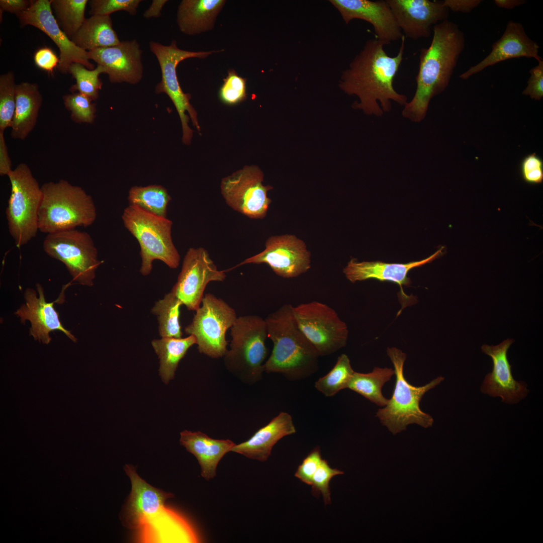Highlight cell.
<instances>
[{
	"label": "cell",
	"instance_id": "28",
	"mask_svg": "<svg viewBox=\"0 0 543 543\" xmlns=\"http://www.w3.org/2000/svg\"><path fill=\"white\" fill-rule=\"evenodd\" d=\"M224 0H183L178 6L177 23L183 33L199 34L212 29Z\"/></svg>",
	"mask_w": 543,
	"mask_h": 543
},
{
	"label": "cell",
	"instance_id": "16",
	"mask_svg": "<svg viewBox=\"0 0 543 543\" xmlns=\"http://www.w3.org/2000/svg\"><path fill=\"white\" fill-rule=\"evenodd\" d=\"M16 16L21 27L27 25L35 27L56 44L59 50L57 68L60 72L68 73L69 67L73 63H80L90 70L95 68L89 61L88 52L74 44L59 27L53 15L50 1L31 0L30 7Z\"/></svg>",
	"mask_w": 543,
	"mask_h": 543
},
{
	"label": "cell",
	"instance_id": "29",
	"mask_svg": "<svg viewBox=\"0 0 543 543\" xmlns=\"http://www.w3.org/2000/svg\"><path fill=\"white\" fill-rule=\"evenodd\" d=\"M71 40L87 52L115 46L121 42L113 29L110 16L100 15L86 18Z\"/></svg>",
	"mask_w": 543,
	"mask_h": 543
},
{
	"label": "cell",
	"instance_id": "18",
	"mask_svg": "<svg viewBox=\"0 0 543 543\" xmlns=\"http://www.w3.org/2000/svg\"><path fill=\"white\" fill-rule=\"evenodd\" d=\"M403 34L414 40L429 37L434 25L447 20L442 1L386 0Z\"/></svg>",
	"mask_w": 543,
	"mask_h": 543
},
{
	"label": "cell",
	"instance_id": "43",
	"mask_svg": "<svg viewBox=\"0 0 543 543\" xmlns=\"http://www.w3.org/2000/svg\"><path fill=\"white\" fill-rule=\"evenodd\" d=\"M319 447L314 448L298 467L295 476L301 481L311 485L313 476L322 461Z\"/></svg>",
	"mask_w": 543,
	"mask_h": 543
},
{
	"label": "cell",
	"instance_id": "33",
	"mask_svg": "<svg viewBox=\"0 0 543 543\" xmlns=\"http://www.w3.org/2000/svg\"><path fill=\"white\" fill-rule=\"evenodd\" d=\"M87 0H50L53 15L60 29L71 40L85 19Z\"/></svg>",
	"mask_w": 543,
	"mask_h": 543
},
{
	"label": "cell",
	"instance_id": "13",
	"mask_svg": "<svg viewBox=\"0 0 543 543\" xmlns=\"http://www.w3.org/2000/svg\"><path fill=\"white\" fill-rule=\"evenodd\" d=\"M293 312L299 327L319 356L330 355L346 345L347 326L327 304L316 301L302 303L293 306Z\"/></svg>",
	"mask_w": 543,
	"mask_h": 543
},
{
	"label": "cell",
	"instance_id": "2",
	"mask_svg": "<svg viewBox=\"0 0 543 543\" xmlns=\"http://www.w3.org/2000/svg\"><path fill=\"white\" fill-rule=\"evenodd\" d=\"M430 45L421 49L412 99L403 106L402 116L415 123L425 118L431 99L448 85L465 48L464 33L448 20L434 25Z\"/></svg>",
	"mask_w": 543,
	"mask_h": 543
},
{
	"label": "cell",
	"instance_id": "21",
	"mask_svg": "<svg viewBox=\"0 0 543 543\" xmlns=\"http://www.w3.org/2000/svg\"><path fill=\"white\" fill-rule=\"evenodd\" d=\"M343 20L348 24L354 19L369 23L375 39L386 45L402 38L403 34L386 1L330 0Z\"/></svg>",
	"mask_w": 543,
	"mask_h": 543
},
{
	"label": "cell",
	"instance_id": "26",
	"mask_svg": "<svg viewBox=\"0 0 543 543\" xmlns=\"http://www.w3.org/2000/svg\"><path fill=\"white\" fill-rule=\"evenodd\" d=\"M179 442L196 458L201 476L207 481L216 477L219 462L235 445L230 439H214L201 431L187 430L180 433Z\"/></svg>",
	"mask_w": 543,
	"mask_h": 543
},
{
	"label": "cell",
	"instance_id": "7",
	"mask_svg": "<svg viewBox=\"0 0 543 543\" xmlns=\"http://www.w3.org/2000/svg\"><path fill=\"white\" fill-rule=\"evenodd\" d=\"M122 219L125 228L139 243L142 259L140 272L142 275L151 273L155 259L170 268L178 266L180 255L172 241L170 220L132 205L124 210Z\"/></svg>",
	"mask_w": 543,
	"mask_h": 543
},
{
	"label": "cell",
	"instance_id": "1",
	"mask_svg": "<svg viewBox=\"0 0 543 543\" xmlns=\"http://www.w3.org/2000/svg\"><path fill=\"white\" fill-rule=\"evenodd\" d=\"M401 40L399 51L393 57L385 52L384 43L375 38L368 40L348 67L342 71L339 87L358 99L353 103V109L380 117L391 111L392 102L403 106L407 103L406 96L397 92L393 85L403 59L404 35Z\"/></svg>",
	"mask_w": 543,
	"mask_h": 543
},
{
	"label": "cell",
	"instance_id": "27",
	"mask_svg": "<svg viewBox=\"0 0 543 543\" xmlns=\"http://www.w3.org/2000/svg\"><path fill=\"white\" fill-rule=\"evenodd\" d=\"M42 100L37 84L22 82L17 84L15 111L11 126L13 138L24 140L33 130Z\"/></svg>",
	"mask_w": 543,
	"mask_h": 543
},
{
	"label": "cell",
	"instance_id": "39",
	"mask_svg": "<svg viewBox=\"0 0 543 543\" xmlns=\"http://www.w3.org/2000/svg\"><path fill=\"white\" fill-rule=\"evenodd\" d=\"M221 101L228 105H235L246 99V79L239 76L234 70H228L227 76L219 92Z\"/></svg>",
	"mask_w": 543,
	"mask_h": 543
},
{
	"label": "cell",
	"instance_id": "30",
	"mask_svg": "<svg viewBox=\"0 0 543 543\" xmlns=\"http://www.w3.org/2000/svg\"><path fill=\"white\" fill-rule=\"evenodd\" d=\"M196 342L193 335L185 338L162 337L152 341L159 359V374L164 384H168L174 378L179 361Z\"/></svg>",
	"mask_w": 543,
	"mask_h": 543
},
{
	"label": "cell",
	"instance_id": "34",
	"mask_svg": "<svg viewBox=\"0 0 543 543\" xmlns=\"http://www.w3.org/2000/svg\"><path fill=\"white\" fill-rule=\"evenodd\" d=\"M129 205H135L155 215L166 217L171 197L159 185L132 187L129 191Z\"/></svg>",
	"mask_w": 543,
	"mask_h": 543
},
{
	"label": "cell",
	"instance_id": "35",
	"mask_svg": "<svg viewBox=\"0 0 543 543\" xmlns=\"http://www.w3.org/2000/svg\"><path fill=\"white\" fill-rule=\"evenodd\" d=\"M354 372L348 357L342 354L333 368L315 382V387L326 397L334 396L340 390L347 388Z\"/></svg>",
	"mask_w": 543,
	"mask_h": 543
},
{
	"label": "cell",
	"instance_id": "23",
	"mask_svg": "<svg viewBox=\"0 0 543 543\" xmlns=\"http://www.w3.org/2000/svg\"><path fill=\"white\" fill-rule=\"evenodd\" d=\"M36 286L39 296L37 297L35 290L27 289L24 294L25 304L15 312L22 323H25L26 320L30 322V335L39 342L48 344L51 340L50 332L59 330L75 342L76 338L61 324L59 313L54 307L55 302H47L42 286L38 283Z\"/></svg>",
	"mask_w": 543,
	"mask_h": 543
},
{
	"label": "cell",
	"instance_id": "38",
	"mask_svg": "<svg viewBox=\"0 0 543 543\" xmlns=\"http://www.w3.org/2000/svg\"><path fill=\"white\" fill-rule=\"evenodd\" d=\"M64 106L72 120L78 123H92L96 117V104L89 97L78 92L63 97Z\"/></svg>",
	"mask_w": 543,
	"mask_h": 543
},
{
	"label": "cell",
	"instance_id": "31",
	"mask_svg": "<svg viewBox=\"0 0 543 543\" xmlns=\"http://www.w3.org/2000/svg\"><path fill=\"white\" fill-rule=\"evenodd\" d=\"M394 374V370L388 368L375 367L372 372L367 374L354 372L347 388L378 406H385L389 399L382 394V388Z\"/></svg>",
	"mask_w": 543,
	"mask_h": 543
},
{
	"label": "cell",
	"instance_id": "17",
	"mask_svg": "<svg viewBox=\"0 0 543 543\" xmlns=\"http://www.w3.org/2000/svg\"><path fill=\"white\" fill-rule=\"evenodd\" d=\"M262 252L245 259L233 268L248 263L268 264L278 276L292 278L310 269V253L304 242L292 235L272 236Z\"/></svg>",
	"mask_w": 543,
	"mask_h": 543
},
{
	"label": "cell",
	"instance_id": "41",
	"mask_svg": "<svg viewBox=\"0 0 543 543\" xmlns=\"http://www.w3.org/2000/svg\"><path fill=\"white\" fill-rule=\"evenodd\" d=\"M141 2V0H90L88 3L92 16H110L113 13L121 11L134 16Z\"/></svg>",
	"mask_w": 543,
	"mask_h": 543
},
{
	"label": "cell",
	"instance_id": "11",
	"mask_svg": "<svg viewBox=\"0 0 543 543\" xmlns=\"http://www.w3.org/2000/svg\"><path fill=\"white\" fill-rule=\"evenodd\" d=\"M237 317L235 310L224 300L207 293L185 331L195 337L200 353L218 358L223 357L228 350L226 332Z\"/></svg>",
	"mask_w": 543,
	"mask_h": 543
},
{
	"label": "cell",
	"instance_id": "48",
	"mask_svg": "<svg viewBox=\"0 0 543 543\" xmlns=\"http://www.w3.org/2000/svg\"><path fill=\"white\" fill-rule=\"evenodd\" d=\"M31 3V0H1V12L6 11L17 15L26 10Z\"/></svg>",
	"mask_w": 543,
	"mask_h": 543
},
{
	"label": "cell",
	"instance_id": "5",
	"mask_svg": "<svg viewBox=\"0 0 543 543\" xmlns=\"http://www.w3.org/2000/svg\"><path fill=\"white\" fill-rule=\"evenodd\" d=\"M39 230L47 234L92 225L97 217L90 196L80 187L65 179L41 186Z\"/></svg>",
	"mask_w": 543,
	"mask_h": 543
},
{
	"label": "cell",
	"instance_id": "49",
	"mask_svg": "<svg viewBox=\"0 0 543 543\" xmlns=\"http://www.w3.org/2000/svg\"><path fill=\"white\" fill-rule=\"evenodd\" d=\"M167 2V0H153L149 7L143 13V17L146 19L160 17L162 9Z\"/></svg>",
	"mask_w": 543,
	"mask_h": 543
},
{
	"label": "cell",
	"instance_id": "24",
	"mask_svg": "<svg viewBox=\"0 0 543 543\" xmlns=\"http://www.w3.org/2000/svg\"><path fill=\"white\" fill-rule=\"evenodd\" d=\"M444 247L438 249L433 254L424 259L406 263H386L380 261L358 262L352 258L344 268L346 278L351 282L355 283L368 279H376L381 282H390L402 286L411 284L408 277L409 272L415 268L430 263L441 256Z\"/></svg>",
	"mask_w": 543,
	"mask_h": 543
},
{
	"label": "cell",
	"instance_id": "15",
	"mask_svg": "<svg viewBox=\"0 0 543 543\" xmlns=\"http://www.w3.org/2000/svg\"><path fill=\"white\" fill-rule=\"evenodd\" d=\"M226 272L218 269L205 248H190L171 292L189 310L196 311L201 306L208 284L223 282L226 278Z\"/></svg>",
	"mask_w": 543,
	"mask_h": 543
},
{
	"label": "cell",
	"instance_id": "36",
	"mask_svg": "<svg viewBox=\"0 0 543 543\" xmlns=\"http://www.w3.org/2000/svg\"><path fill=\"white\" fill-rule=\"evenodd\" d=\"M68 73L76 80L75 84L69 89L71 93H79L93 101L98 98L99 91L103 85L99 76L100 74L105 73L103 67L97 65L94 69L90 70L80 63H73L69 66Z\"/></svg>",
	"mask_w": 543,
	"mask_h": 543
},
{
	"label": "cell",
	"instance_id": "12",
	"mask_svg": "<svg viewBox=\"0 0 543 543\" xmlns=\"http://www.w3.org/2000/svg\"><path fill=\"white\" fill-rule=\"evenodd\" d=\"M43 248L49 256L65 264L74 281L93 285L96 270L102 262L88 233L74 229L47 234Z\"/></svg>",
	"mask_w": 543,
	"mask_h": 543
},
{
	"label": "cell",
	"instance_id": "4",
	"mask_svg": "<svg viewBox=\"0 0 543 543\" xmlns=\"http://www.w3.org/2000/svg\"><path fill=\"white\" fill-rule=\"evenodd\" d=\"M124 470L131 483V491L124 510L125 525L138 530L144 541H171L174 521L165 502L173 495L147 483L132 466L126 465Z\"/></svg>",
	"mask_w": 543,
	"mask_h": 543
},
{
	"label": "cell",
	"instance_id": "8",
	"mask_svg": "<svg viewBox=\"0 0 543 543\" xmlns=\"http://www.w3.org/2000/svg\"><path fill=\"white\" fill-rule=\"evenodd\" d=\"M230 329V348L223 356L225 367L242 382L254 384L262 379L267 355L265 319L256 315L239 316Z\"/></svg>",
	"mask_w": 543,
	"mask_h": 543
},
{
	"label": "cell",
	"instance_id": "46",
	"mask_svg": "<svg viewBox=\"0 0 543 543\" xmlns=\"http://www.w3.org/2000/svg\"><path fill=\"white\" fill-rule=\"evenodd\" d=\"M443 5L454 12L470 13L482 2L481 0H444Z\"/></svg>",
	"mask_w": 543,
	"mask_h": 543
},
{
	"label": "cell",
	"instance_id": "9",
	"mask_svg": "<svg viewBox=\"0 0 543 543\" xmlns=\"http://www.w3.org/2000/svg\"><path fill=\"white\" fill-rule=\"evenodd\" d=\"M11 191L6 210L9 231L17 247L35 237L38 212L42 198L41 187L27 164L21 163L8 175Z\"/></svg>",
	"mask_w": 543,
	"mask_h": 543
},
{
	"label": "cell",
	"instance_id": "19",
	"mask_svg": "<svg viewBox=\"0 0 543 543\" xmlns=\"http://www.w3.org/2000/svg\"><path fill=\"white\" fill-rule=\"evenodd\" d=\"M514 341L507 338L498 345L481 347L482 351L492 358L493 366L492 371L485 376L481 391L493 397H500L502 402L507 404L518 403L528 393L524 382L513 378L507 358V351Z\"/></svg>",
	"mask_w": 543,
	"mask_h": 543
},
{
	"label": "cell",
	"instance_id": "37",
	"mask_svg": "<svg viewBox=\"0 0 543 543\" xmlns=\"http://www.w3.org/2000/svg\"><path fill=\"white\" fill-rule=\"evenodd\" d=\"M16 85L13 72L1 75L0 131L11 128L16 108Z\"/></svg>",
	"mask_w": 543,
	"mask_h": 543
},
{
	"label": "cell",
	"instance_id": "20",
	"mask_svg": "<svg viewBox=\"0 0 543 543\" xmlns=\"http://www.w3.org/2000/svg\"><path fill=\"white\" fill-rule=\"evenodd\" d=\"M142 50L135 39L88 52L89 59L103 67L111 83L135 84L143 75Z\"/></svg>",
	"mask_w": 543,
	"mask_h": 543
},
{
	"label": "cell",
	"instance_id": "25",
	"mask_svg": "<svg viewBox=\"0 0 543 543\" xmlns=\"http://www.w3.org/2000/svg\"><path fill=\"white\" fill-rule=\"evenodd\" d=\"M296 432L291 416L281 412L269 422L259 429L248 440L233 446L231 451L247 458L266 461L273 447L283 437Z\"/></svg>",
	"mask_w": 543,
	"mask_h": 543
},
{
	"label": "cell",
	"instance_id": "32",
	"mask_svg": "<svg viewBox=\"0 0 543 543\" xmlns=\"http://www.w3.org/2000/svg\"><path fill=\"white\" fill-rule=\"evenodd\" d=\"M182 305L179 299L171 292L155 303L151 312L157 317L159 333L161 337L182 338L179 315Z\"/></svg>",
	"mask_w": 543,
	"mask_h": 543
},
{
	"label": "cell",
	"instance_id": "40",
	"mask_svg": "<svg viewBox=\"0 0 543 543\" xmlns=\"http://www.w3.org/2000/svg\"><path fill=\"white\" fill-rule=\"evenodd\" d=\"M343 474V472L331 468L326 460H322L312 478L311 484L312 494L318 497L320 494H321L325 504H330V481L335 476Z\"/></svg>",
	"mask_w": 543,
	"mask_h": 543
},
{
	"label": "cell",
	"instance_id": "22",
	"mask_svg": "<svg viewBox=\"0 0 543 543\" xmlns=\"http://www.w3.org/2000/svg\"><path fill=\"white\" fill-rule=\"evenodd\" d=\"M538 44L526 34L522 25L509 21L502 36L492 45L491 52L477 64L460 75L467 79L489 66L513 58L526 57L542 60L539 55Z\"/></svg>",
	"mask_w": 543,
	"mask_h": 543
},
{
	"label": "cell",
	"instance_id": "14",
	"mask_svg": "<svg viewBox=\"0 0 543 543\" xmlns=\"http://www.w3.org/2000/svg\"><path fill=\"white\" fill-rule=\"evenodd\" d=\"M263 174L256 166H245L221 183V194L234 210L251 219H262L272 202L267 193L273 187L263 186Z\"/></svg>",
	"mask_w": 543,
	"mask_h": 543
},
{
	"label": "cell",
	"instance_id": "50",
	"mask_svg": "<svg viewBox=\"0 0 543 543\" xmlns=\"http://www.w3.org/2000/svg\"><path fill=\"white\" fill-rule=\"evenodd\" d=\"M495 4L499 8L506 9H513L514 8L523 5L526 3L524 0H495Z\"/></svg>",
	"mask_w": 543,
	"mask_h": 543
},
{
	"label": "cell",
	"instance_id": "45",
	"mask_svg": "<svg viewBox=\"0 0 543 543\" xmlns=\"http://www.w3.org/2000/svg\"><path fill=\"white\" fill-rule=\"evenodd\" d=\"M34 61L38 67L50 73L57 67L59 58L51 48L44 47L35 52Z\"/></svg>",
	"mask_w": 543,
	"mask_h": 543
},
{
	"label": "cell",
	"instance_id": "44",
	"mask_svg": "<svg viewBox=\"0 0 543 543\" xmlns=\"http://www.w3.org/2000/svg\"><path fill=\"white\" fill-rule=\"evenodd\" d=\"M529 72L530 77L522 94L539 101L543 97V60L538 61L537 65L532 68Z\"/></svg>",
	"mask_w": 543,
	"mask_h": 543
},
{
	"label": "cell",
	"instance_id": "6",
	"mask_svg": "<svg viewBox=\"0 0 543 543\" xmlns=\"http://www.w3.org/2000/svg\"><path fill=\"white\" fill-rule=\"evenodd\" d=\"M387 354L394 368L396 382L392 396L384 408L376 413L381 423L394 435L406 430L411 424H417L424 428L432 426L433 419L422 411L420 402L424 394L444 380L439 376L429 383L416 387L410 384L404 374V364L406 354L396 348H388Z\"/></svg>",
	"mask_w": 543,
	"mask_h": 543
},
{
	"label": "cell",
	"instance_id": "47",
	"mask_svg": "<svg viewBox=\"0 0 543 543\" xmlns=\"http://www.w3.org/2000/svg\"><path fill=\"white\" fill-rule=\"evenodd\" d=\"M12 169V162L9 155L4 132L0 131V175L8 176Z\"/></svg>",
	"mask_w": 543,
	"mask_h": 543
},
{
	"label": "cell",
	"instance_id": "10",
	"mask_svg": "<svg viewBox=\"0 0 543 543\" xmlns=\"http://www.w3.org/2000/svg\"><path fill=\"white\" fill-rule=\"evenodd\" d=\"M151 52L156 57L161 70V80L155 87L157 94L165 93L174 104L179 116L183 128L182 140L185 144H190L193 131L188 123V112L194 126L199 131L200 127L197 119V113L190 104L191 96L183 91L178 81L176 67L185 59L190 58L204 59L216 51H190L179 49L175 41L170 45H164L159 42L150 41L149 43Z\"/></svg>",
	"mask_w": 543,
	"mask_h": 543
},
{
	"label": "cell",
	"instance_id": "42",
	"mask_svg": "<svg viewBox=\"0 0 543 543\" xmlns=\"http://www.w3.org/2000/svg\"><path fill=\"white\" fill-rule=\"evenodd\" d=\"M523 180L529 184L539 185L543 182V161L535 153L525 156L520 164Z\"/></svg>",
	"mask_w": 543,
	"mask_h": 543
},
{
	"label": "cell",
	"instance_id": "3",
	"mask_svg": "<svg viewBox=\"0 0 543 543\" xmlns=\"http://www.w3.org/2000/svg\"><path fill=\"white\" fill-rule=\"evenodd\" d=\"M264 319L267 337L273 343L271 354L263 365L264 372L280 373L290 380L303 379L316 372L320 356L299 327L293 306L284 304Z\"/></svg>",
	"mask_w": 543,
	"mask_h": 543
}]
</instances>
